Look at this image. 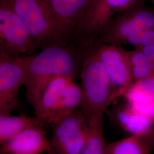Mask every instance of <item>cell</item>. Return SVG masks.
<instances>
[{
    "label": "cell",
    "instance_id": "5b68a950",
    "mask_svg": "<svg viewBox=\"0 0 154 154\" xmlns=\"http://www.w3.org/2000/svg\"><path fill=\"white\" fill-rule=\"evenodd\" d=\"M36 51L27 28L9 0H0V53L20 57Z\"/></svg>",
    "mask_w": 154,
    "mask_h": 154
},
{
    "label": "cell",
    "instance_id": "2e32d148",
    "mask_svg": "<svg viewBox=\"0 0 154 154\" xmlns=\"http://www.w3.org/2000/svg\"><path fill=\"white\" fill-rule=\"evenodd\" d=\"M88 122V137L79 154H106L107 145L103 134V117L94 118Z\"/></svg>",
    "mask_w": 154,
    "mask_h": 154
},
{
    "label": "cell",
    "instance_id": "7402d4cb",
    "mask_svg": "<svg viewBox=\"0 0 154 154\" xmlns=\"http://www.w3.org/2000/svg\"><path fill=\"white\" fill-rule=\"evenodd\" d=\"M143 135L151 147L152 150H154V128H152L149 131Z\"/></svg>",
    "mask_w": 154,
    "mask_h": 154
},
{
    "label": "cell",
    "instance_id": "277c9868",
    "mask_svg": "<svg viewBox=\"0 0 154 154\" xmlns=\"http://www.w3.org/2000/svg\"><path fill=\"white\" fill-rule=\"evenodd\" d=\"M154 28V9L145 5L143 0L111 17L94 41L99 45L123 46L132 35Z\"/></svg>",
    "mask_w": 154,
    "mask_h": 154
},
{
    "label": "cell",
    "instance_id": "3957f363",
    "mask_svg": "<svg viewBox=\"0 0 154 154\" xmlns=\"http://www.w3.org/2000/svg\"><path fill=\"white\" fill-rule=\"evenodd\" d=\"M9 1L27 28L37 50L76 38L57 21L45 0Z\"/></svg>",
    "mask_w": 154,
    "mask_h": 154
},
{
    "label": "cell",
    "instance_id": "5bb4252c",
    "mask_svg": "<svg viewBox=\"0 0 154 154\" xmlns=\"http://www.w3.org/2000/svg\"><path fill=\"white\" fill-rule=\"evenodd\" d=\"M42 127L37 118L24 115H0V143L2 144L29 128Z\"/></svg>",
    "mask_w": 154,
    "mask_h": 154
},
{
    "label": "cell",
    "instance_id": "52a82bcc",
    "mask_svg": "<svg viewBox=\"0 0 154 154\" xmlns=\"http://www.w3.org/2000/svg\"><path fill=\"white\" fill-rule=\"evenodd\" d=\"M100 60L110 80V105L123 97L132 85V67L128 51L122 46L98 44Z\"/></svg>",
    "mask_w": 154,
    "mask_h": 154
},
{
    "label": "cell",
    "instance_id": "9c48e42d",
    "mask_svg": "<svg viewBox=\"0 0 154 154\" xmlns=\"http://www.w3.org/2000/svg\"><path fill=\"white\" fill-rule=\"evenodd\" d=\"M139 0H92L75 31V37L83 41H94L105 23L118 12Z\"/></svg>",
    "mask_w": 154,
    "mask_h": 154
},
{
    "label": "cell",
    "instance_id": "30bf717a",
    "mask_svg": "<svg viewBox=\"0 0 154 154\" xmlns=\"http://www.w3.org/2000/svg\"><path fill=\"white\" fill-rule=\"evenodd\" d=\"M51 149L42 127H33L1 144V154H48Z\"/></svg>",
    "mask_w": 154,
    "mask_h": 154
},
{
    "label": "cell",
    "instance_id": "cb8c5ba5",
    "mask_svg": "<svg viewBox=\"0 0 154 154\" xmlns=\"http://www.w3.org/2000/svg\"><path fill=\"white\" fill-rule=\"evenodd\" d=\"M151 1V3L152 4V5H153V6H154V0H150Z\"/></svg>",
    "mask_w": 154,
    "mask_h": 154
},
{
    "label": "cell",
    "instance_id": "8fae6325",
    "mask_svg": "<svg viewBox=\"0 0 154 154\" xmlns=\"http://www.w3.org/2000/svg\"><path fill=\"white\" fill-rule=\"evenodd\" d=\"M73 80L75 79L72 77L58 76L45 88L38 102L33 107L34 116L43 126L50 125L53 116L61 104L66 89Z\"/></svg>",
    "mask_w": 154,
    "mask_h": 154
},
{
    "label": "cell",
    "instance_id": "7c38bea8",
    "mask_svg": "<svg viewBox=\"0 0 154 154\" xmlns=\"http://www.w3.org/2000/svg\"><path fill=\"white\" fill-rule=\"evenodd\" d=\"M45 1L57 21L75 36L76 29L92 2V0Z\"/></svg>",
    "mask_w": 154,
    "mask_h": 154
},
{
    "label": "cell",
    "instance_id": "6da1fadb",
    "mask_svg": "<svg viewBox=\"0 0 154 154\" xmlns=\"http://www.w3.org/2000/svg\"><path fill=\"white\" fill-rule=\"evenodd\" d=\"M84 42L75 38L62 44L48 46L30 55L24 86L26 98L34 107L45 88L55 77L80 75Z\"/></svg>",
    "mask_w": 154,
    "mask_h": 154
},
{
    "label": "cell",
    "instance_id": "9a60e30c",
    "mask_svg": "<svg viewBox=\"0 0 154 154\" xmlns=\"http://www.w3.org/2000/svg\"><path fill=\"white\" fill-rule=\"evenodd\" d=\"M152 151L143 135H130L107 145L106 154H151Z\"/></svg>",
    "mask_w": 154,
    "mask_h": 154
},
{
    "label": "cell",
    "instance_id": "e0dca14e",
    "mask_svg": "<svg viewBox=\"0 0 154 154\" xmlns=\"http://www.w3.org/2000/svg\"><path fill=\"white\" fill-rule=\"evenodd\" d=\"M81 101L82 90L81 86L73 80L66 89L61 104L53 116L50 125H53L72 114L80 107Z\"/></svg>",
    "mask_w": 154,
    "mask_h": 154
},
{
    "label": "cell",
    "instance_id": "ffe728a7",
    "mask_svg": "<svg viewBox=\"0 0 154 154\" xmlns=\"http://www.w3.org/2000/svg\"><path fill=\"white\" fill-rule=\"evenodd\" d=\"M154 44V28L142 30L130 37L123 45H131L134 49H141Z\"/></svg>",
    "mask_w": 154,
    "mask_h": 154
},
{
    "label": "cell",
    "instance_id": "4fadbf2b",
    "mask_svg": "<svg viewBox=\"0 0 154 154\" xmlns=\"http://www.w3.org/2000/svg\"><path fill=\"white\" fill-rule=\"evenodd\" d=\"M111 117L130 135H143L153 127L154 118L134 110L127 102L111 111Z\"/></svg>",
    "mask_w": 154,
    "mask_h": 154
},
{
    "label": "cell",
    "instance_id": "7a4b0ae2",
    "mask_svg": "<svg viewBox=\"0 0 154 154\" xmlns=\"http://www.w3.org/2000/svg\"><path fill=\"white\" fill-rule=\"evenodd\" d=\"M82 62L80 77L82 101L80 108L88 121L104 117L110 105V80L100 58L98 44L83 41Z\"/></svg>",
    "mask_w": 154,
    "mask_h": 154
},
{
    "label": "cell",
    "instance_id": "d4e9b609",
    "mask_svg": "<svg viewBox=\"0 0 154 154\" xmlns=\"http://www.w3.org/2000/svg\"></svg>",
    "mask_w": 154,
    "mask_h": 154
},
{
    "label": "cell",
    "instance_id": "ac0fdd59",
    "mask_svg": "<svg viewBox=\"0 0 154 154\" xmlns=\"http://www.w3.org/2000/svg\"><path fill=\"white\" fill-rule=\"evenodd\" d=\"M123 97L130 105L154 104V74L134 83Z\"/></svg>",
    "mask_w": 154,
    "mask_h": 154
},
{
    "label": "cell",
    "instance_id": "484cf974",
    "mask_svg": "<svg viewBox=\"0 0 154 154\" xmlns=\"http://www.w3.org/2000/svg\"></svg>",
    "mask_w": 154,
    "mask_h": 154
},
{
    "label": "cell",
    "instance_id": "8992f818",
    "mask_svg": "<svg viewBox=\"0 0 154 154\" xmlns=\"http://www.w3.org/2000/svg\"><path fill=\"white\" fill-rule=\"evenodd\" d=\"M29 56L0 53V115H9L19 106L18 93L24 86Z\"/></svg>",
    "mask_w": 154,
    "mask_h": 154
},
{
    "label": "cell",
    "instance_id": "603a6c76",
    "mask_svg": "<svg viewBox=\"0 0 154 154\" xmlns=\"http://www.w3.org/2000/svg\"><path fill=\"white\" fill-rule=\"evenodd\" d=\"M48 154H57V153H56L55 151L52 149L48 153Z\"/></svg>",
    "mask_w": 154,
    "mask_h": 154
},
{
    "label": "cell",
    "instance_id": "d6986e66",
    "mask_svg": "<svg viewBox=\"0 0 154 154\" xmlns=\"http://www.w3.org/2000/svg\"><path fill=\"white\" fill-rule=\"evenodd\" d=\"M132 67V85L154 74V63L139 49L128 51Z\"/></svg>",
    "mask_w": 154,
    "mask_h": 154
},
{
    "label": "cell",
    "instance_id": "44dd1931",
    "mask_svg": "<svg viewBox=\"0 0 154 154\" xmlns=\"http://www.w3.org/2000/svg\"><path fill=\"white\" fill-rule=\"evenodd\" d=\"M141 50L144 54L149 58V60L153 63L154 62V44L151 45L143 48L139 49Z\"/></svg>",
    "mask_w": 154,
    "mask_h": 154
},
{
    "label": "cell",
    "instance_id": "ba28073f",
    "mask_svg": "<svg viewBox=\"0 0 154 154\" xmlns=\"http://www.w3.org/2000/svg\"><path fill=\"white\" fill-rule=\"evenodd\" d=\"M53 126L50 140L57 154H79L86 142L89 122L80 107Z\"/></svg>",
    "mask_w": 154,
    "mask_h": 154
}]
</instances>
